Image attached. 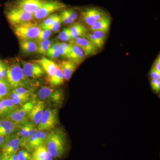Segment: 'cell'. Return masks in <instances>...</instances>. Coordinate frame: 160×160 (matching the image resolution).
I'll list each match as a JSON object with an SVG mask.
<instances>
[{
  "instance_id": "f546056e",
  "label": "cell",
  "mask_w": 160,
  "mask_h": 160,
  "mask_svg": "<svg viewBox=\"0 0 160 160\" xmlns=\"http://www.w3.org/2000/svg\"><path fill=\"white\" fill-rule=\"evenodd\" d=\"M53 42V40L47 39L38 43L37 53L40 54H46L48 49Z\"/></svg>"
},
{
  "instance_id": "8992f818",
  "label": "cell",
  "mask_w": 160,
  "mask_h": 160,
  "mask_svg": "<svg viewBox=\"0 0 160 160\" xmlns=\"http://www.w3.org/2000/svg\"><path fill=\"white\" fill-rule=\"evenodd\" d=\"M59 123L58 113L56 109H47L43 112L42 116L37 126L41 131H49Z\"/></svg>"
},
{
  "instance_id": "2e32d148",
  "label": "cell",
  "mask_w": 160,
  "mask_h": 160,
  "mask_svg": "<svg viewBox=\"0 0 160 160\" xmlns=\"http://www.w3.org/2000/svg\"><path fill=\"white\" fill-rule=\"evenodd\" d=\"M19 126L9 120L0 118V135L9 136L14 134L17 131Z\"/></svg>"
},
{
  "instance_id": "d4e9b609",
  "label": "cell",
  "mask_w": 160,
  "mask_h": 160,
  "mask_svg": "<svg viewBox=\"0 0 160 160\" xmlns=\"http://www.w3.org/2000/svg\"><path fill=\"white\" fill-rule=\"evenodd\" d=\"M17 109H15L13 111L9 112V114L3 118L9 120L12 122L17 124L19 126L22 125V124L26 122V121H28L29 120L28 118L24 117L22 116L21 115L19 112H18Z\"/></svg>"
},
{
  "instance_id": "836d02e7",
  "label": "cell",
  "mask_w": 160,
  "mask_h": 160,
  "mask_svg": "<svg viewBox=\"0 0 160 160\" xmlns=\"http://www.w3.org/2000/svg\"><path fill=\"white\" fill-rule=\"evenodd\" d=\"M52 33V31L51 30L42 29L38 36L35 40L38 43L42 41L49 39Z\"/></svg>"
},
{
  "instance_id": "ab89813d",
  "label": "cell",
  "mask_w": 160,
  "mask_h": 160,
  "mask_svg": "<svg viewBox=\"0 0 160 160\" xmlns=\"http://www.w3.org/2000/svg\"><path fill=\"white\" fill-rule=\"evenodd\" d=\"M150 77L152 78V79L157 80L160 79V72H159L153 66L150 70Z\"/></svg>"
},
{
  "instance_id": "f6af8a7d",
  "label": "cell",
  "mask_w": 160,
  "mask_h": 160,
  "mask_svg": "<svg viewBox=\"0 0 160 160\" xmlns=\"http://www.w3.org/2000/svg\"><path fill=\"white\" fill-rule=\"evenodd\" d=\"M9 160H18L17 152L11 155V156L9 158Z\"/></svg>"
},
{
  "instance_id": "1f68e13d",
  "label": "cell",
  "mask_w": 160,
  "mask_h": 160,
  "mask_svg": "<svg viewBox=\"0 0 160 160\" xmlns=\"http://www.w3.org/2000/svg\"><path fill=\"white\" fill-rule=\"evenodd\" d=\"M12 91L20 95L31 98L33 94V89L31 88H24V87H18L12 89Z\"/></svg>"
},
{
  "instance_id": "9c48e42d",
  "label": "cell",
  "mask_w": 160,
  "mask_h": 160,
  "mask_svg": "<svg viewBox=\"0 0 160 160\" xmlns=\"http://www.w3.org/2000/svg\"><path fill=\"white\" fill-rule=\"evenodd\" d=\"M23 70L28 78L37 79L45 75L46 72L39 64L35 62H29L22 60Z\"/></svg>"
},
{
  "instance_id": "f35d334b",
  "label": "cell",
  "mask_w": 160,
  "mask_h": 160,
  "mask_svg": "<svg viewBox=\"0 0 160 160\" xmlns=\"http://www.w3.org/2000/svg\"><path fill=\"white\" fill-rule=\"evenodd\" d=\"M92 34L94 35L103 44H104L106 39L107 33L104 32L98 31V30L92 31Z\"/></svg>"
},
{
  "instance_id": "d6a6232c",
  "label": "cell",
  "mask_w": 160,
  "mask_h": 160,
  "mask_svg": "<svg viewBox=\"0 0 160 160\" xmlns=\"http://www.w3.org/2000/svg\"><path fill=\"white\" fill-rule=\"evenodd\" d=\"M58 38L63 42L72 41L69 28H65L58 35Z\"/></svg>"
},
{
  "instance_id": "8d00e7d4",
  "label": "cell",
  "mask_w": 160,
  "mask_h": 160,
  "mask_svg": "<svg viewBox=\"0 0 160 160\" xmlns=\"http://www.w3.org/2000/svg\"><path fill=\"white\" fill-rule=\"evenodd\" d=\"M60 17L62 19V22L65 24H70L73 23V21L71 17L69 16L68 12H67L66 9H62L60 13Z\"/></svg>"
},
{
  "instance_id": "d6986e66",
  "label": "cell",
  "mask_w": 160,
  "mask_h": 160,
  "mask_svg": "<svg viewBox=\"0 0 160 160\" xmlns=\"http://www.w3.org/2000/svg\"><path fill=\"white\" fill-rule=\"evenodd\" d=\"M77 65L73 61L68 59L63 61L59 65L62 72L64 80H69L74 72Z\"/></svg>"
},
{
  "instance_id": "74e56055",
  "label": "cell",
  "mask_w": 160,
  "mask_h": 160,
  "mask_svg": "<svg viewBox=\"0 0 160 160\" xmlns=\"http://www.w3.org/2000/svg\"><path fill=\"white\" fill-rule=\"evenodd\" d=\"M18 160H29L31 156L29 151L26 149H22L18 152Z\"/></svg>"
},
{
  "instance_id": "7bdbcfd3",
  "label": "cell",
  "mask_w": 160,
  "mask_h": 160,
  "mask_svg": "<svg viewBox=\"0 0 160 160\" xmlns=\"http://www.w3.org/2000/svg\"><path fill=\"white\" fill-rule=\"evenodd\" d=\"M152 89L154 90L156 92L159 93L160 90V79L157 80L156 83L155 84L154 86L152 87Z\"/></svg>"
},
{
  "instance_id": "83f0119b",
  "label": "cell",
  "mask_w": 160,
  "mask_h": 160,
  "mask_svg": "<svg viewBox=\"0 0 160 160\" xmlns=\"http://www.w3.org/2000/svg\"><path fill=\"white\" fill-rule=\"evenodd\" d=\"M64 80L62 72L58 66L54 75L48 80V81L51 86H57L62 85Z\"/></svg>"
},
{
  "instance_id": "4dcf8cb0",
  "label": "cell",
  "mask_w": 160,
  "mask_h": 160,
  "mask_svg": "<svg viewBox=\"0 0 160 160\" xmlns=\"http://www.w3.org/2000/svg\"><path fill=\"white\" fill-rule=\"evenodd\" d=\"M86 39L89 41L90 42L96 46L99 49H101L102 48L104 44H103L98 39V38L94 35L92 33H88L85 35L84 37Z\"/></svg>"
},
{
  "instance_id": "7402d4cb",
  "label": "cell",
  "mask_w": 160,
  "mask_h": 160,
  "mask_svg": "<svg viewBox=\"0 0 160 160\" xmlns=\"http://www.w3.org/2000/svg\"><path fill=\"white\" fill-rule=\"evenodd\" d=\"M20 46L22 52L24 54L30 55L37 53L38 43L35 40L20 41Z\"/></svg>"
},
{
  "instance_id": "277c9868",
  "label": "cell",
  "mask_w": 160,
  "mask_h": 160,
  "mask_svg": "<svg viewBox=\"0 0 160 160\" xmlns=\"http://www.w3.org/2000/svg\"><path fill=\"white\" fill-rule=\"evenodd\" d=\"M42 29L40 25L32 21L17 25L13 27L15 34L20 41L35 40Z\"/></svg>"
},
{
  "instance_id": "60d3db41",
  "label": "cell",
  "mask_w": 160,
  "mask_h": 160,
  "mask_svg": "<svg viewBox=\"0 0 160 160\" xmlns=\"http://www.w3.org/2000/svg\"><path fill=\"white\" fill-rule=\"evenodd\" d=\"M58 50L59 52L60 56L63 58H66L67 57V52L64 49V47L61 45V43L59 42Z\"/></svg>"
},
{
  "instance_id": "ffe728a7",
  "label": "cell",
  "mask_w": 160,
  "mask_h": 160,
  "mask_svg": "<svg viewBox=\"0 0 160 160\" xmlns=\"http://www.w3.org/2000/svg\"><path fill=\"white\" fill-rule=\"evenodd\" d=\"M19 108L16 106L11 98L8 97L0 100V118H4L9 112Z\"/></svg>"
},
{
  "instance_id": "ba28073f",
  "label": "cell",
  "mask_w": 160,
  "mask_h": 160,
  "mask_svg": "<svg viewBox=\"0 0 160 160\" xmlns=\"http://www.w3.org/2000/svg\"><path fill=\"white\" fill-rule=\"evenodd\" d=\"M49 131L37 129L35 132L22 143V147L29 152H33L37 147L44 144Z\"/></svg>"
},
{
  "instance_id": "ee69618b",
  "label": "cell",
  "mask_w": 160,
  "mask_h": 160,
  "mask_svg": "<svg viewBox=\"0 0 160 160\" xmlns=\"http://www.w3.org/2000/svg\"><path fill=\"white\" fill-rule=\"evenodd\" d=\"M8 137L9 136H3L0 135V149L2 148L6 140L8 139Z\"/></svg>"
},
{
  "instance_id": "7c38bea8",
  "label": "cell",
  "mask_w": 160,
  "mask_h": 160,
  "mask_svg": "<svg viewBox=\"0 0 160 160\" xmlns=\"http://www.w3.org/2000/svg\"><path fill=\"white\" fill-rule=\"evenodd\" d=\"M45 1L46 0H17L14 7L33 14Z\"/></svg>"
},
{
  "instance_id": "e575fe53",
  "label": "cell",
  "mask_w": 160,
  "mask_h": 160,
  "mask_svg": "<svg viewBox=\"0 0 160 160\" xmlns=\"http://www.w3.org/2000/svg\"><path fill=\"white\" fill-rule=\"evenodd\" d=\"M62 23L60 15H58V17L56 18L55 20L53 22V23L50 25V26L45 27L42 29H49L52 32L58 31L60 29L61 27V24Z\"/></svg>"
},
{
  "instance_id": "d590c367",
  "label": "cell",
  "mask_w": 160,
  "mask_h": 160,
  "mask_svg": "<svg viewBox=\"0 0 160 160\" xmlns=\"http://www.w3.org/2000/svg\"><path fill=\"white\" fill-rule=\"evenodd\" d=\"M58 15L57 13H53V14L50 15L48 17L46 18V19L44 20L41 24V25H40L42 29H44L45 27L51 25L56 19V18L58 17Z\"/></svg>"
},
{
  "instance_id": "ac0fdd59",
  "label": "cell",
  "mask_w": 160,
  "mask_h": 160,
  "mask_svg": "<svg viewBox=\"0 0 160 160\" xmlns=\"http://www.w3.org/2000/svg\"><path fill=\"white\" fill-rule=\"evenodd\" d=\"M34 62L38 63L42 66L46 73L48 75V80L54 75L59 66L53 61L45 57L41 59L35 60Z\"/></svg>"
},
{
  "instance_id": "44dd1931",
  "label": "cell",
  "mask_w": 160,
  "mask_h": 160,
  "mask_svg": "<svg viewBox=\"0 0 160 160\" xmlns=\"http://www.w3.org/2000/svg\"><path fill=\"white\" fill-rule=\"evenodd\" d=\"M111 24V18L109 16L106 15L104 18L97 21L93 25L89 26V30L91 32L101 31L108 33Z\"/></svg>"
},
{
  "instance_id": "3957f363",
  "label": "cell",
  "mask_w": 160,
  "mask_h": 160,
  "mask_svg": "<svg viewBox=\"0 0 160 160\" xmlns=\"http://www.w3.org/2000/svg\"><path fill=\"white\" fill-rule=\"evenodd\" d=\"M64 98L62 89H56L52 86H43L35 93H33L32 99L52 103L56 106L62 105Z\"/></svg>"
},
{
  "instance_id": "bcb514c9",
  "label": "cell",
  "mask_w": 160,
  "mask_h": 160,
  "mask_svg": "<svg viewBox=\"0 0 160 160\" xmlns=\"http://www.w3.org/2000/svg\"><path fill=\"white\" fill-rule=\"evenodd\" d=\"M9 158L7 157L4 155L1 154L0 156V160H9Z\"/></svg>"
},
{
  "instance_id": "4fadbf2b",
  "label": "cell",
  "mask_w": 160,
  "mask_h": 160,
  "mask_svg": "<svg viewBox=\"0 0 160 160\" xmlns=\"http://www.w3.org/2000/svg\"><path fill=\"white\" fill-rule=\"evenodd\" d=\"M72 43L79 46L86 56L96 54L99 49L85 38H78L73 40Z\"/></svg>"
},
{
  "instance_id": "9a60e30c",
  "label": "cell",
  "mask_w": 160,
  "mask_h": 160,
  "mask_svg": "<svg viewBox=\"0 0 160 160\" xmlns=\"http://www.w3.org/2000/svg\"><path fill=\"white\" fill-rule=\"evenodd\" d=\"M46 107V103L43 101H38L28 115V119L37 126L40 122Z\"/></svg>"
},
{
  "instance_id": "8fae6325",
  "label": "cell",
  "mask_w": 160,
  "mask_h": 160,
  "mask_svg": "<svg viewBox=\"0 0 160 160\" xmlns=\"http://www.w3.org/2000/svg\"><path fill=\"white\" fill-rule=\"evenodd\" d=\"M106 16V13L102 10L94 8H88L82 12V22L89 26Z\"/></svg>"
},
{
  "instance_id": "52a82bcc",
  "label": "cell",
  "mask_w": 160,
  "mask_h": 160,
  "mask_svg": "<svg viewBox=\"0 0 160 160\" xmlns=\"http://www.w3.org/2000/svg\"><path fill=\"white\" fill-rule=\"evenodd\" d=\"M6 17L9 22L15 26L34 20L33 13L25 11L17 7H12L6 12Z\"/></svg>"
},
{
  "instance_id": "f1b7e54d",
  "label": "cell",
  "mask_w": 160,
  "mask_h": 160,
  "mask_svg": "<svg viewBox=\"0 0 160 160\" xmlns=\"http://www.w3.org/2000/svg\"><path fill=\"white\" fill-rule=\"evenodd\" d=\"M9 97L11 98L14 105L18 107H21L25 103L31 99V98L20 95L12 91V90Z\"/></svg>"
},
{
  "instance_id": "7a4b0ae2",
  "label": "cell",
  "mask_w": 160,
  "mask_h": 160,
  "mask_svg": "<svg viewBox=\"0 0 160 160\" xmlns=\"http://www.w3.org/2000/svg\"><path fill=\"white\" fill-rule=\"evenodd\" d=\"M6 79L12 89L18 87L31 88L30 80L26 77L18 64H13L7 67Z\"/></svg>"
},
{
  "instance_id": "7dc6e473",
  "label": "cell",
  "mask_w": 160,
  "mask_h": 160,
  "mask_svg": "<svg viewBox=\"0 0 160 160\" xmlns=\"http://www.w3.org/2000/svg\"><path fill=\"white\" fill-rule=\"evenodd\" d=\"M2 62H1V61H0V66H1V64H2Z\"/></svg>"
},
{
  "instance_id": "c3c4849f",
  "label": "cell",
  "mask_w": 160,
  "mask_h": 160,
  "mask_svg": "<svg viewBox=\"0 0 160 160\" xmlns=\"http://www.w3.org/2000/svg\"><path fill=\"white\" fill-rule=\"evenodd\" d=\"M34 160L32 159V158H31V159H30V160Z\"/></svg>"
},
{
  "instance_id": "603a6c76",
  "label": "cell",
  "mask_w": 160,
  "mask_h": 160,
  "mask_svg": "<svg viewBox=\"0 0 160 160\" xmlns=\"http://www.w3.org/2000/svg\"><path fill=\"white\" fill-rule=\"evenodd\" d=\"M31 158L34 160H52L53 157L48 151L44 144L34 149Z\"/></svg>"
},
{
  "instance_id": "5b68a950",
  "label": "cell",
  "mask_w": 160,
  "mask_h": 160,
  "mask_svg": "<svg viewBox=\"0 0 160 160\" xmlns=\"http://www.w3.org/2000/svg\"><path fill=\"white\" fill-rule=\"evenodd\" d=\"M65 8L66 6L58 0H46L39 9L33 13L34 19L46 18L56 12L62 10Z\"/></svg>"
},
{
  "instance_id": "484cf974",
  "label": "cell",
  "mask_w": 160,
  "mask_h": 160,
  "mask_svg": "<svg viewBox=\"0 0 160 160\" xmlns=\"http://www.w3.org/2000/svg\"><path fill=\"white\" fill-rule=\"evenodd\" d=\"M12 89L6 79L0 80V100L9 97Z\"/></svg>"
},
{
  "instance_id": "cb8c5ba5",
  "label": "cell",
  "mask_w": 160,
  "mask_h": 160,
  "mask_svg": "<svg viewBox=\"0 0 160 160\" xmlns=\"http://www.w3.org/2000/svg\"><path fill=\"white\" fill-rule=\"evenodd\" d=\"M69 28L72 40L78 38H84L87 33V29L86 26L82 23H74Z\"/></svg>"
},
{
  "instance_id": "5bb4252c",
  "label": "cell",
  "mask_w": 160,
  "mask_h": 160,
  "mask_svg": "<svg viewBox=\"0 0 160 160\" xmlns=\"http://www.w3.org/2000/svg\"><path fill=\"white\" fill-rule=\"evenodd\" d=\"M37 129L36 126L28 120L25 123L20 125L17 131L14 134L22 139V143L27 138L33 134Z\"/></svg>"
},
{
  "instance_id": "b9f144b4",
  "label": "cell",
  "mask_w": 160,
  "mask_h": 160,
  "mask_svg": "<svg viewBox=\"0 0 160 160\" xmlns=\"http://www.w3.org/2000/svg\"><path fill=\"white\" fill-rule=\"evenodd\" d=\"M159 72H160V57L159 55L157 58L154 62V65L152 66Z\"/></svg>"
},
{
  "instance_id": "e0dca14e",
  "label": "cell",
  "mask_w": 160,
  "mask_h": 160,
  "mask_svg": "<svg viewBox=\"0 0 160 160\" xmlns=\"http://www.w3.org/2000/svg\"><path fill=\"white\" fill-rule=\"evenodd\" d=\"M86 57L79 46L74 43H71V50L66 57L68 59L73 61L77 65H79L84 61Z\"/></svg>"
},
{
  "instance_id": "4316f807",
  "label": "cell",
  "mask_w": 160,
  "mask_h": 160,
  "mask_svg": "<svg viewBox=\"0 0 160 160\" xmlns=\"http://www.w3.org/2000/svg\"><path fill=\"white\" fill-rule=\"evenodd\" d=\"M38 101L34 99L29 100L25 104L18 108V112L24 117L28 118V115Z\"/></svg>"
},
{
  "instance_id": "30bf717a",
  "label": "cell",
  "mask_w": 160,
  "mask_h": 160,
  "mask_svg": "<svg viewBox=\"0 0 160 160\" xmlns=\"http://www.w3.org/2000/svg\"><path fill=\"white\" fill-rule=\"evenodd\" d=\"M22 139L14 134L8 137V139L2 148V154L9 158L12 154L17 153L22 147Z\"/></svg>"
},
{
  "instance_id": "6da1fadb",
  "label": "cell",
  "mask_w": 160,
  "mask_h": 160,
  "mask_svg": "<svg viewBox=\"0 0 160 160\" xmlns=\"http://www.w3.org/2000/svg\"><path fill=\"white\" fill-rule=\"evenodd\" d=\"M44 145L52 157L61 158L67 149L65 132L62 128H53L49 130Z\"/></svg>"
}]
</instances>
